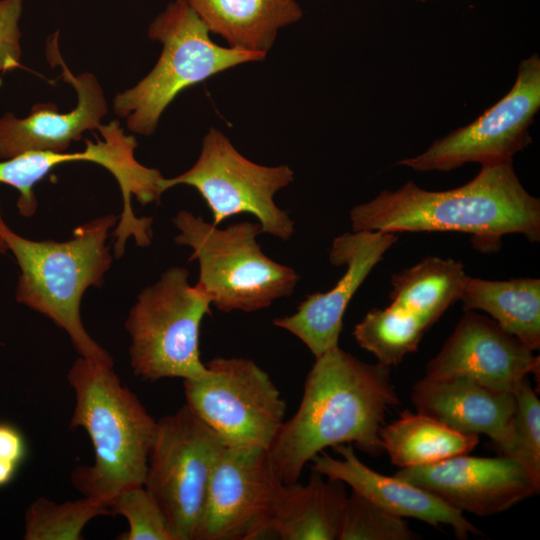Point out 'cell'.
<instances>
[{
    "label": "cell",
    "instance_id": "obj_1",
    "mask_svg": "<svg viewBox=\"0 0 540 540\" xmlns=\"http://www.w3.org/2000/svg\"><path fill=\"white\" fill-rule=\"evenodd\" d=\"M399 403L390 368L363 362L338 346L315 358L296 413L268 449L274 473L295 483L308 462L327 447L354 444L380 456L386 414Z\"/></svg>",
    "mask_w": 540,
    "mask_h": 540
},
{
    "label": "cell",
    "instance_id": "obj_2",
    "mask_svg": "<svg viewBox=\"0 0 540 540\" xmlns=\"http://www.w3.org/2000/svg\"><path fill=\"white\" fill-rule=\"evenodd\" d=\"M352 231L461 232L484 251H495L508 234L540 240V200L520 182L513 161L481 166L466 184L443 191L413 181L383 190L350 212Z\"/></svg>",
    "mask_w": 540,
    "mask_h": 540
},
{
    "label": "cell",
    "instance_id": "obj_3",
    "mask_svg": "<svg viewBox=\"0 0 540 540\" xmlns=\"http://www.w3.org/2000/svg\"><path fill=\"white\" fill-rule=\"evenodd\" d=\"M67 380L75 394L71 427H82L94 463L79 466L71 481L83 496L110 507L122 491L143 486L157 421L123 385L113 366L77 358Z\"/></svg>",
    "mask_w": 540,
    "mask_h": 540
},
{
    "label": "cell",
    "instance_id": "obj_4",
    "mask_svg": "<svg viewBox=\"0 0 540 540\" xmlns=\"http://www.w3.org/2000/svg\"><path fill=\"white\" fill-rule=\"evenodd\" d=\"M119 217L86 222L64 242L35 241L12 231L0 212V236L20 268L16 299L64 329L81 357L113 366L109 353L85 330L80 303L89 287H100L112 263L106 239Z\"/></svg>",
    "mask_w": 540,
    "mask_h": 540
},
{
    "label": "cell",
    "instance_id": "obj_5",
    "mask_svg": "<svg viewBox=\"0 0 540 540\" xmlns=\"http://www.w3.org/2000/svg\"><path fill=\"white\" fill-rule=\"evenodd\" d=\"M162 44L153 69L132 88L118 93L113 110L130 131L151 135L168 105L186 88L235 66L265 59L266 54L216 44L186 0H174L148 27Z\"/></svg>",
    "mask_w": 540,
    "mask_h": 540
},
{
    "label": "cell",
    "instance_id": "obj_6",
    "mask_svg": "<svg viewBox=\"0 0 540 540\" xmlns=\"http://www.w3.org/2000/svg\"><path fill=\"white\" fill-rule=\"evenodd\" d=\"M173 223L179 230L175 243L189 246L193 250L189 260L198 261L195 286L219 311H258L293 293L299 276L263 253L256 240L262 233L258 222L243 221L220 229L182 210Z\"/></svg>",
    "mask_w": 540,
    "mask_h": 540
},
{
    "label": "cell",
    "instance_id": "obj_7",
    "mask_svg": "<svg viewBox=\"0 0 540 540\" xmlns=\"http://www.w3.org/2000/svg\"><path fill=\"white\" fill-rule=\"evenodd\" d=\"M172 267L138 296L125 321L133 373L143 380L197 379L208 373L199 350L200 326L211 302Z\"/></svg>",
    "mask_w": 540,
    "mask_h": 540
},
{
    "label": "cell",
    "instance_id": "obj_8",
    "mask_svg": "<svg viewBox=\"0 0 540 540\" xmlns=\"http://www.w3.org/2000/svg\"><path fill=\"white\" fill-rule=\"evenodd\" d=\"M102 139L85 140L81 152L28 151L0 161V184H7L19 192L17 208L23 217H31L37 210L34 185L59 164L89 161L107 169L116 179L123 198V210L113 236L114 254L121 257L125 244L133 237L140 247H147L152 239V218L137 217L132 209V198L142 205L159 201L164 179L159 170L140 164L134 155L136 138L127 135L119 121L112 120L98 129Z\"/></svg>",
    "mask_w": 540,
    "mask_h": 540
},
{
    "label": "cell",
    "instance_id": "obj_9",
    "mask_svg": "<svg viewBox=\"0 0 540 540\" xmlns=\"http://www.w3.org/2000/svg\"><path fill=\"white\" fill-rule=\"evenodd\" d=\"M225 447L186 404L157 421L143 486L175 540H195L210 478Z\"/></svg>",
    "mask_w": 540,
    "mask_h": 540
},
{
    "label": "cell",
    "instance_id": "obj_10",
    "mask_svg": "<svg viewBox=\"0 0 540 540\" xmlns=\"http://www.w3.org/2000/svg\"><path fill=\"white\" fill-rule=\"evenodd\" d=\"M208 373L184 380L186 405L227 447L268 450L282 427L286 402L254 361L217 357Z\"/></svg>",
    "mask_w": 540,
    "mask_h": 540
},
{
    "label": "cell",
    "instance_id": "obj_11",
    "mask_svg": "<svg viewBox=\"0 0 540 540\" xmlns=\"http://www.w3.org/2000/svg\"><path fill=\"white\" fill-rule=\"evenodd\" d=\"M293 180L294 171L288 165L257 164L221 131L211 128L196 163L174 178H164L161 190L181 184L194 187L211 210L214 225L248 213L257 218L262 233L286 241L294 233V222L275 204L274 195Z\"/></svg>",
    "mask_w": 540,
    "mask_h": 540
},
{
    "label": "cell",
    "instance_id": "obj_12",
    "mask_svg": "<svg viewBox=\"0 0 540 540\" xmlns=\"http://www.w3.org/2000/svg\"><path fill=\"white\" fill-rule=\"evenodd\" d=\"M540 108V58L537 53L519 64L509 92L470 124L434 141L417 156L397 165L418 172L451 171L467 163L481 166L512 161L532 138L529 128Z\"/></svg>",
    "mask_w": 540,
    "mask_h": 540
},
{
    "label": "cell",
    "instance_id": "obj_13",
    "mask_svg": "<svg viewBox=\"0 0 540 540\" xmlns=\"http://www.w3.org/2000/svg\"><path fill=\"white\" fill-rule=\"evenodd\" d=\"M268 450L225 447L210 478L195 540L272 535L280 486Z\"/></svg>",
    "mask_w": 540,
    "mask_h": 540
},
{
    "label": "cell",
    "instance_id": "obj_14",
    "mask_svg": "<svg viewBox=\"0 0 540 540\" xmlns=\"http://www.w3.org/2000/svg\"><path fill=\"white\" fill-rule=\"evenodd\" d=\"M492 318L467 310L426 376L466 377L492 389L516 393L528 375L539 376L540 359Z\"/></svg>",
    "mask_w": 540,
    "mask_h": 540
},
{
    "label": "cell",
    "instance_id": "obj_15",
    "mask_svg": "<svg viewBox=\"0 0 540 540\" xmlns=\"http://www.w3.org/2000/svg\"><path fill=\"white\" fill-rule=\"evenodd\" d=\"M397 240L395 233L365 230L336 237L329 260L346 266L342 277L329 291L308 295L294 314L274 319V325L299 338L315 358L338 346L349 302Z\"/></svg>",
    "mask_w": 540,
    "mask_h": 540
},
{
    "label": "cell",
    "instance_id": "obj_16",
    "mask_svg": "<svg viewBox=\"0 0 540 540\" xmlns=\"http://www.w3.org/2000/svg\"><path fill=\"white\" fill-rule=\"evenodd\" d=\"M395 476L422 487L461 512L490 516L539 493L530 476L513 458L462 454L416 467Z\"/></svg>",
    "mask_w": 540,
    "mask_h": 540
},
{
    "label": "cell",
    "instance_id": "obj_17",
    "mask_svg": "<svg viewBox=\"0 0 540 540\" xmlns=\"http://www.w3.org/2000/svg\"><path fill=\"white\" fill-rule=\"evenodd\" d=\"M57 33L47 46L48 59L60 65L62 78L77 93V106L60 113L53 103H39L25 118L13 113L0 117V160L10 159L28 151H66L72 141H79L86 130L99 129L107 113L101 85L91 73L75 76L62 60L57 46Z\"/></svg>",
    "mask_w": 540,
    "mask_h": 540
},
{
    "label": "cell",
    "instance_id": "obj_18",
    "mask_svg": "<svg viewBox=\"0 0 540 540\" xmlns=\"http://www.w3.org/2000/svg\"><path fill=\"white\" fill-rule=\"evenodd\" d=\"M417 412L462 433L484 434L508 455L514 443V393L466 377L424 376L412 388Z\"/></svg>",
    "mask_w": 540,
    "mask_h": 540
},
{
    "label": "cell",
    "instance_id": "obj_19",
    "mask_svg": "<svg viewBox=\"0 0 540 540\" xmlns=\"http://www.w3.org/2000/svg\"><path fill=\"white\" fill-rule=\"evenodd\" d=\"M334 448L342 459L322 451L311 460V468L349 485L353 491L393 515L416 518L435 528L450 525L458 539L480 534L461 511L436 494L397 476L389 477L372 470L356 456L350 444Z\"/></svg>",
    "mask_w": 540,
    "mask_h": 540
},
{
    "label": "cell",
    "instance_id": "obj_20",
    "mask_svg": "<svg viewBox=\"0 0 540 540\" xmlns=\"http://www.w3.org/2000/svg\"><path fill=\"white\" fill-rule=\"evenodd\" d=\"M345 483L311 468L306 484L280 486L272 521L282 540H339L347 499Z\"/></svg>",
    "mask_w": 540,
    "mask_h": 540
},
{
    "label": "cell",
    "instance_id": "obj_21",
    "mask_svg": "<svg viewBox=\"0 0 540 540\" xmlns=\"http://www.w3.org/2000/svg\"><path fill=\"white\" fill-rule=\"evenodd\" d=\"M210 33L230 47L266 54L278 32L298 22L296 0H186Z\"/></svg>",
    "mask_w": 540,
    "mask_h": 540
},
{
    "label": "cell",
    "instance_id": "obj_22",
    "mask_svg": "<svg viewBox=\"0 0 540 540\" xmlns=\"http://www.w3.org/2000/svg\"><path fill=\"white\" fill-rule=\"evenodd\" d=\"M459 301L464 311L488 313L532 351L540 348V279L499 281L466 275Z\"/></svg>",
    "mask_w": 540,
    "mask_h": 540
},
{
    "label": "cell",
    "instance_id": "obj_23",
    "mask_svg": "<svg viewBox=\"0 0 540 540\" xmlns=\"http://www.w3.org/2000/svg\"><path fill=\"white\" fill-rule=\"evenodd\" d=\"M380 437L383 450L400 468L429 465L468 454L479 442V435L459 432L433 417L408 410L384 425Z\"/></svg>",
    "mask_w": 540,
    "mask_h": 540
},
{
    "label": "cell",
    "instance_id": "obj_24",
    "mask_svg": "<svg viewBox=\"0 0 540 540\" xmlns=\"http://www.w3.org/2000/svg\"><path fill=\"white\" fill-rule=\"evenodd\" d=\"M466 275L461 261L428 256L393 274L390 305L434 324L452 304L459 301Z\"/></svg>",
    "mask_w": 540,
    "mask_h": 540
},
{
    "label": "cell",
    "instance_id": "obj_25",
    "mask_svg": "<svg viewBox=\"0 0 540 540\" xmlns=\"http://www.w3.org/2000/svg\"><path fill=\"white\" fill-rule=\"evenodd\" d=\"M432 325L424 317L389 305L368 311L355 325L353 336L379 364L390 368L398 365L407 354L417 351L424 333Z\"/></svg>",
    "mask_w": 540,
    "mask_h": 540
},
{
    "label": "cell",
    "instance_id": "obj_26",
    "mask_svg": "<svg viewBox=\"0 0 540 540\" xmlns=\"http://www.w3.org/2000/svg\"><path fill=\"white\" fill-rule=\"evenodd\" d=\"M112 513L109 506L85 496L63 503L39 497L27 509L24 539L81 540L90 520Z\"/></svg>",
    "mask_w": 540,
    "mask_h": 540
},
{
    "label": "cell",
    "instance_id": "obj_27",
    "mask_svg": "<svg viewBox=\"0 0 540 540\" xmlns=\"http://www.w3.org/2000/svg\"><path fill=\"white\" fill-rule=\"evenodd\" d=\"M403 520L352 491L347 496L339 540H415L419 539Z\"/></svg>",
    "mask_w": 540,
    "mask_h": 540
},
{
    "label": "cell",
    "instance_id": "obj_28",
    "mask_svg": "<svg viewBox=\"0 0 540 540\" xmlns=\"http://www.w3.org/2000/svg\"><path fill=\"white\" fill-rule=\"evenodd\" d=\"M515 396L514 443L506 456L516 460L540 490V401L528 378Z\"/></svg>",
    "mask_w": 540,
    "mask_h": 540
},
{
    "label": "cell",
    "instance_id": "obj_29",
    "mask_svg": "<svg viewBox=\"0 0 540 540\" xmlns=\"http://www.w3.org/2000/svg\"><path fill=\"white\" fill-rule=\"evenodd\" d=\"M113 513L124 516L129 524L122 540H175L167 520L155 499L144 486L122 491L110 504Z\"/></svg>",
    "mask_w": 540,
    "mask_h": 540
},
{
    "label": "cell",
    "instance_id": "obj_30",
    "mask_svg": "<svg viewBox=\"0 0 540 540\" xmlns=\"http://www.w3.org/2000/svg\"><path fill=\"white\" fill-rule=\"evenodd\" d=\"M22 0H0V71H11L21 66V33L19 20Z\"/></svg>",
    "mask_w": 540,
    "mask_h": 540
},
{
    "label": "cell",
    "instance_id": "obj_31",
    "mask_svg": "<svg viewBox=\"0 0 540 540\" xmlns=\"http://www.w3.org/2000/svg\"><path fill=\"white\" fill-rule=\"evenodd\" d=\"M25 455V442L22 434L12 425L0 423V458L16 464Z\"/></svg>",
    "mask_w": 540,
    "mask_h": 540
},
{
    "label": "cell",
    "instance_id": "obj_32",
    "mask_svg": "<svg viewBox=\"0 0 540 540\" xmlns=\"http://www.w3.org/2000/svg\"><path fill=\"white\" fill-rule=\"evenodd\" d=\"M17 465L18 464L12 461L0 458V487L8 484L12 480Z\"/></svg>",
    "mask_w": 540,
    "mask_h": 540
},
{
    "label": "cell",
    "instance_id": "obj_33",
    "mask_svg": "<svg viewBox=\"0 0 540 540\" xmlns=\"http://www.w3.org/2000/svg\"><path fill=\"white\" fill-rule=\"evenodd\" d=\"M7 251H8V247L0 236V254H5Z\"/></svg>",
    "mask_w": 540,
    "mask_h": 540
},
{
    "label": "cell",
    "instance_id": "obj_34",
    "mask_svg": "<svg viewBox=\"0 0 540 540\" xmlns=\"http://www.w3.org/2000/svg\"><path fill=\"white\" fill-rule=\"evenodd\" d=\"M417 1H420V2H426V1H429V0H417Z\"/></svg>",
    "mask_w": 540,
    "mask_h": 540
}]
</instances>
